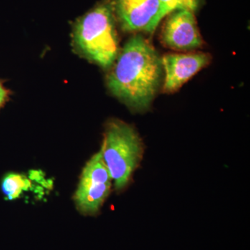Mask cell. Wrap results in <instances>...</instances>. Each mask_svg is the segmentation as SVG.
<instances>
[{
  "instance_id": "3",
  "label": "cell",
  "mask_w": 250,
  "mask_h": 250,
  "mask_svg": "<svg viewBox=\"0 0 250 250\" xmlns=\"http://www.w3.org/2000/svg\"><path fill=\"white\" fill-rule=\"evenodd\" d=\"M100 152L114 186L121 192L130 183L142 161V140L131 125L119 120L108 122Z\"/></svg>"
},
{
  "instance_id": "2",
  "label": "cell",
  "mask_w": 250,
  "mask_h": 250,
  "mask_svg": "<svg viewBox=\"0 0 250 250\" xmlns=\"http://www.w3.org/2000/svg\"><path fill=\"white\" fill-rule=\"evenodd\" d=\"M72 34L75 48L90 62L104 68L116 62L119 43L111 3H101L80 18Z\"/></svg>"
},
{
  "instance_id": "6",
  "label": "cell",
  "mask_w": 250,
  "mask_h": 250,
  "mask_svg": "<svg viewBox=\"0 0 250 250\" xmlns=\"http://www.w3.org/2000/svg\"><path fill=\"white\" fill-rule=\"evenodd\" d=\"M113 9L126 31L152 33L161 21L159 0H116Z\"/></svg>"
},
{
  "instance_id": "1",
  "label": "cell",
  "mask_w": 250,
  "mask_h": 250,
  "mask_svg": "<svg viewBox=\"0 0 250 250\" xmlns=\"http://www.w3.org/2000/svg\"><path fill=\"white\" fill-rule=\"evenodd\" d=\"M107 77L108 89L136 111L150 106L160 85L163 65L154 46L143 36L130 38Z\"/></svg>"
},
{
  "instance_id": "9",
  "label": "cell",
  "mask_w": 250,
  "mask_h": 250,
  "mask_svg": "<svg viewBox=\"0 0 250 250\" xmlns=\"http://www.w3.org/2000/svg\"><path fill=\"white\" fill-rule=\"evenodd\" d=\"M161 19L178 10L194 12L198 8L200 0H159Z\"/></svg>"
},
{
  "instance_id": "4",
  "label": "cell",
  "mask_w": 250,
  "mask_h": 250,
  "mask_svg": "<svg viewBox=\"0 0 250 250\" xmlns=\"http://www.w3.org/2000/svg\"><path fill=\"white\" fill-rule=\"evenodd\" d=\"M112 179L100 151L87 162L75 192V205L82 214H96L111 192Z\"/></svg>"
},
{
  "instance_id": "7",
  "label": "cell",
  "mask_w": 250,
  "mask_h": 250,
  "mask_svg": "<svg viewBox=\"0 0 250 250\" xmlns=\"http://www.w3.org/2000/svg\"><path fill=\"white\" fill-rule=\"evenodd\" d=\"M210 62L209 54L204 52L166 54L161 58L165 72L164 91H177Z\"/></svg>"
},
{
  "instance_id": "8",
  "label": "cell",
  "mask_w": 250,
  "mask_h": 250,
  "mask_svg": "<svg viewBox=\"0 0 250 250\" xmlns=\"http://www.w3.org/2000/svg\"><path fill=\"white\" fill-rule=\"evenodd\" d=\"M30 187V181L22 174L11 172L1 181V191L8 200L19 198L22 192L27 191Z\"/></svg>"
},
{
  "instance_id": "10",
  "label": "cell",
  "mask_w": 250,
  "mask_h": 250,
  "mask_svg": "<svg viewBox=\"0 0 250 250\" xmlns=\"http://www.w3.org/2000/svg\"><path fill=\"white\" fill-rule=\"evenodd\" d=\"M9 96V91L3 85L2 82L0 81V108L2 107L3 105L7 100Z\"/></svg>"
},
{
  "instance_id": "5",
  "label": "cell",
  "mask_w": 250,
  "mask_h": 250,
  "mask_svg": "<svg viewBox=\"0 0 250 250\" xmlns=\"http://www.w3.org/2000/svg\"><path fill=\"white\" fill-rule=\"evenodd\" d=\"M161 40L168 48L182 52L202 47L203 41L194 12L178 10L169 14L161 30Z\"/></svg>"
}]
</instances>
